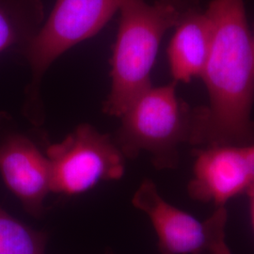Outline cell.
<instances>
[{
    "instance_id": "cell-1",
    "label": "cell",
    "mask_w": 254,
    "mask_h": 254,
    "mask_svg": "<svg viewBox=\"0 0 254 254\" xmlns=\"http://www.w3.org/2000/svg\"><path fill=\"white\" fill-rule=\"evenodd\" d=\"M212 37L201 74L208 107L194 109L191 144L254 142V54L244 0H212L205 11Z\"/></svg>"
},
{
    "instance_id": "cell-8",
    "label": "cell",
    "mask_w": 254,
    "mask_h": 254,
    "mask_svg": "<svg viewBox=\"0 0 254 254\" xmlns=\"http://www.w3.org/2000/svg\"><path fill=\"white\" fill-rule=\"evenodd\" d=\"M252 187L243 145L205 146L197 151L193 178L188 186L192 199L225 206Z\"/></svg>"
},
{
    "instance_id": "cell-6",
    "label": "cell",
    "mask_w": 254,
    "mask_h": 254,
    "mask_svg": "<svg viewBox=\"0 0 254 254\" xmlns=\"http://www.w3.org/2000/svg\"><path fill=\"white\" fill-rule=\"evenodd\" d=\"M132 203L150 218L161 254H232L226 242L225 206L200 221L164 200L150 179L141 183Z\"/></svg>"
},
{
    "instance_id": "cell-13",
    "label": "cell",
    "mask_w": 254,
    "mask_h": 254,
    "mask_svg": "<svg viewBox=\"0 0 254 254\" xmlns=\"http://www.w3.org/2000/svg\"><path fill=\"white\" fill-rule=\"evenodd\" d=\"M243 151H244L249 173L253 181V186H254V142L243 145Z\"/></svg>"
},
{
    "instance_id": "cell-2",
    "label": "cell",
    "mask_w": 254,
    "mask_h": 254,
    "mask_svg": "<svg viewBox=\"0 0 254 254\" xmlns=\"http://www.w3.org/2000/svg\"><path fill=\"white\" fill-rule=\"evenodd\" d=\"M111 57V87L104 113L120 117L152 87L151 71L165 33L175 27L184 12L156 1L125 0ZM186 12V11H185Z\"/></svg>"
},
{
    "instance_id": "cell-3",
    "label": "cell",
    "mask_w": 254,
    "mask_h": 254,
    "mask_svg": "<svg viewBox=\"0 0 254 254\" xmlns=\"http://www.w3.org/2000/svg\"><path fill=\"white\" fill-rule=\"evenodd\" d=\"M176 84L152 86L121 116L114 139L126 158L147 152L156 169L178 166L179 146L192 140L194 109L177 96Z\"/></svg>"
},
{
    "instance_id": "cell-12",
    "label": "cell",
    "mask_w": 254,
    "mask_h": 254,
    "mask_svg": "<svg viewBox=\"0 0 254 254\" xmlns=\"http://www.w3.org/2000/svg\"><path fill=\"white\" fill-rule=\"evenodd\" d=\"M164 4L173 6L179 9L182 12L188 11L190 9H199V0H156Z\"/></svg>"
},
{
    "instance_id": "cell-7",
    "label": "cell",
    "mask_w": 254,
    "mask_h": 254,
    "mask_svg": "<svg viewBox=\"0 0 254 254\" xmlns=\"http://www.w3.org/2000/svg\"><path fill=\"white\" fill-rule=\"evenodd\" d=\"M32 135L9 113L0 112V174L27 214L41 218L51 192V171L46 150Z\"/></svg>"
},
{
    "instance_id": "cell-4",
    "label": "cell",
    "mask_w": 254,
    "mask_h": 254,
    "mask_svg": "<svg viewBox=\"0 0 254 254\" xmlns=\"http://www.w3.org/2000/svg\"><path fill=\"white\" fill-rule=\"evenodd\" d=\"M124 1L56 0L35 38L21 49L31 70L23 112L36 128L46 118L41 89L46 71L69 49L98 34Z\"/></svg>"
},
{
    "instance_id": "cell-5",
    "label": "cell",
    "mask_w": 254,
    "mask_h": 254,
    "mask_svg": "<svg viewBox=\"0 0 254 254\" xmlns=\"http://www.w3.org/2000/svg\"><path fill=\"white\" fill-rule=\"evenodd\" d=\"M51 191L73 196L90 190L100 182L124 176L126 157L109 134L81 124L63 141L48 144Z\"/></svg>"
},
{
    "instance_id": "cell-16",
    "label": "cell",
    "mask_w": 254,
    "mask_h": 254,
    "mask_svg": "<svg viewBox=\"0 0 254 254\" xmlns=\"http://www.w3.org/2000/svg\"><path fill=\"white\" fill-rule=\"evenodd\" d=\"M109 254H111V253H109Z\"/></svg>"
},
{
    "instance_id": "cell-14",
    "label": "cell",
    "mask_w": 254,
    "mask_h": 254,
    "mask_svg": "<svg viewBox=\"0 0 254 254\" xmlns=\"http://www.w3.org/2000/svg\"><path fill=\"white\" fill-rule=\"evenodd\" d=\"M250 200V209H251V218H252V225L254 233V186H253L246 193Z\"/></svg>"
},
{
    "instance_id": "cell-10",
    "label": "cell",
    "mask_w": 254,
    "mask_h": 254,
    "mask_svg": "<svg viewBox=\"0 0 254 254\" xmlns=\"http://www.w3.org/2000/svg\"><path fill=\"white\" fill-rule=\"evenodd\" d=\"M46 20L43 0H0V53L27 46Z\"/></svg>"
},
{
    "instance_id": "cell-11",
    "label": "cell",
    "mask_w": 254,
    "mask_h": 254,
    "mask_svg": "<svg viewBox=\"0 0 254 254\" xmlns=\"http://www.w3.org/2000/svg\"><path fill=\"white\" fill-rule=\"evenodd\" d=\"M47 239L0 206V254H46Z\"/></svg>"
},
{
    "instance_id": "cell-9",
    "label": "cell",
    "mask_w": 254,
    "mask_h": 254,
    "mask_svg": "<svg viewBox=\"0 0 254 254\" xmlns=\"http://www.w3.org/2000/svg\"><path fill=\"white\" fill-rule=\"evenodd\" d=\"M211 37V24L205 12H200V8L184 12L167 50L173 81L189 83L201 76Z\"/></svg>"
},
{
    "instance_id": "cell-15",
    "label": "cell",
    "mask_w": 254,
    "mask_h": 254,
    "mask_svg": "<svg viewBox=\"0 0 254 254\" xmlns=\"http://www.w3.org/2000/svg\"><path fill=\"white\" fill-rule=\"evenodd\" d=\"M252 43H253V49H254V36H252Z\"/></svg>"
}]
</instances>
